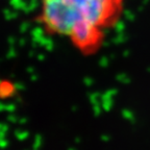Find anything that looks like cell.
<instances>
[{
	"instance_id": "1",
	"label": "cell",
	"mask_w": 150,
	"mask_h": 150,
	"mask_svg": "<svg viewBox=\"0 0 150 150\" xmlns=\"http://www.w3.org/2000/svg\"><path fill=\"white\" fill-rule=\"evenodd\" d=\"M123 11L124 0H40L38 20L47 35L65 38L81 55L92 56Z\"/></svg>"
}]
</instances>
